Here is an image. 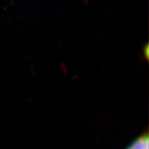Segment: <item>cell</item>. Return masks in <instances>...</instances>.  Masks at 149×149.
Wrapping results in <instances>:
<instances>
[{"label": "cell", "instance_id": "6da1fadb", "mask_svg": "<svg viewBox=\"0 0 149 149\" xmlns=\"http://www.w3.org/2000/svg\"><path fill=\"white\" fill-rule=\"evenodd\" d=\"M127 149H149V140L148 134L140 136Z\"/></svg>", "mask_w": 149, "mask_h": 149}]
</instances>
